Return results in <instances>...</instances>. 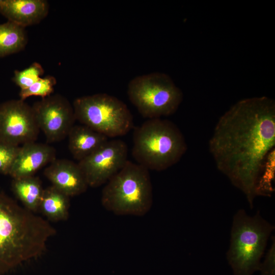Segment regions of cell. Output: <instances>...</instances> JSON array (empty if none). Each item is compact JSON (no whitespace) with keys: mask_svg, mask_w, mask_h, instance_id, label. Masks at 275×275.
I'll return each instance as SVG.
<instances>
[{"mask_svg":"<svg viewBox=\"0 0 275 275\" xmlns=\"http://www.w3.org/2000/svg\"><path fill=\"white\" fill-rule=\"evenodd\" d=\"M208 145L217 169L253 208L265 161L275 146L274 101L266 96L238 101L219 118Z\"/></svg>","mask_w":275,"mask_h":275,"instance_id":"6da1fadb","label":"cell"},{"mask_svg":"<svg viewBox=\"0 0 275 275\" xmlns=\"http://www.w3.org/2000/svg\"><path fill=\"white\" fill-rule=\"evenodd\" d=\"M56 233L47 219L0 190V275L41 256Z\"/></svg>","mask_w":275,"mask_h":275,"instance_id":"7a4b0ae2","label":"cell"},{"mask_svg":"<svg viewBox=\"0 0 275 275\" xmlns=\"http://www.w3.org/2000/svg\"><path fill=\"white\" fill-rule=\"evenodd\" d=\"M186 150L182 133L170 120L149 119L134 129L132 155L148 170L169 168L180 160Z\"/></svg>","mask_w":275,"mask_h":275,"instance_id":"3957f363","label":"cell"},{"mask_svg":"<svg viewBox=\"0 0 275 275\" xmlns=\"http://www.w3.org/2000/svg\"><path fill=\"white\" fill-rule=\"evenodd\" d=\"M101 202L106 210L118 215H145L153 203L149 170L127 160L103 187Z\"/></svg>","mask_w":275,"mask_h":275,"instance_id":"277c9868","label":"cell"},{"mask_svg":"<svg viewBox=\"0 0 275 275\" xmlns=\"http://www.w3.org/2000/svg\"><path fill=\"white\" fill-rule=\"evenodd\" d=\"M274 227L258 211L249 215L243 209L234 215L227 258L234 275H252L259 270L261 259Z\"/></svg>","mask_w":275,"mask_h":275,"instance_id":"5b68a950","label":"cell"},{"mask_svg":"<svg viewBox=\"0 0 275 275\" xmlns=\"http://www.w3.org/2000/svg\"><path fill=\"white\" fill-rule=\"evenodd\" d=\"M76 120L107 138L126 134L133 127V116L126 104L106 93L84 96L72 104Z\"/></svg>","mask_w":275,"mask_h":275,"instance_id":"8992f818","label":"cell"},{"mask_svg":"<svg viewBox=\"0 0 275 275\" xmlns=\"http://www.w3.org/2000/svg\"><path fill=\"white\" fill-rule=\"evenodd\" d=\"M127 95L139 113L148 119L174 114L183 99L181 90L171 77L159 72L132 78L128 84Z\"/></svg>","mask_w":275,"mask_h":275,"instance_id":"52a82bcc","label":"cell"},{"mask_svg":"<svg viewBox=\"0 0 275 275\" xmlns=\"http://www.w3.org/2000/svg\"><path fill=\"white\" fill-rule=\"evenodd\" d=\"M127 156L125 142L120 139L108 140L78 164L89 187H97L106 183L124 167Z\"/></svg>","mask_w":275,"mask_h":275,"instance_id":"ba28073f","label":"cell"},{"mask_svg":"<svg viewBox=\"0 0 275 275\" xmlns=\"http://www.w3.org/2000/svg\"><path fill=\"white\" fill-rule=\"evenodd\" d=\"M40 129L32 107L21 100L0 105V141L19 146L35 142Z\"/></svg>","mask_w":275,"mask_h":275,"instance_id":"9c48e42d","label":"cell"},{"mask_svg":"<svg viewBox=\"0 0 275 275\" xmlns=\"http://www.w3.org/2000/svg\"><path fill=\"white\" fill-rule=\"evenodd\" d=\"M40 130L48 142L60 141L68 136L76 120L73 105L60 95H50L32 106Z\"/></svg>","mask_w":275,"mask_h":275,"instance_id":"30bf717a","label":"cell"},{"mask_svg":"<svg viewBox=\"0 0 275 275\" xmlns=\"http://www.w3.org/2000/svg\"><path fill=\"white\" fill-rule=\"evenodd\" d=\"M44 174L52 186L69 197L85 193L89 186L78 163L68 159H55Z\"/></svg>","mask_w":275,"mask_h":275,"instance_id":"8fae6325","label":"cell"},{"mask_svg":"<svg viewBox=\"0 0 275 275\" xmlns=\"http://www.w3.org/2000/svg\"><path fill=\"white\" fill-rule=\"evenodd\" d=\"M56 159V150L51 146L35 142L22 145L9 174L13 179L34 176L40 169Z\"/></svg>","mask_w":275,"mask_h":275,"instance_id":"7c38bea8","label":"cell"},{"mask_svg":"<svg viewBox=\"0 0 275 275\" xmlns=\"http://www.w3.org/2000/svg\"><path fill=\"white\" fill-rule=\"evenodd\" d=\"M48 8L44 0H0L1 13L23 28L39 23L47 15Z\"/></svg>","mask_w":275,"mask_h":275,"instance_id":"4fadbf2b","label":"cell"},{"mask_svg":"<svg viewBox=\"0 0 275 275\" xmlns=\"http://www.w3.org/2000/svg\"><path fill=\"white\" fill-rule=\"evenodd\" d=\"M68 148L73 157L80 161L96 151L108 138L84 125H74L68 134Z\"/></svg>","mask_w":275,"mask_h":275,"instance_id":"5bb4252c","label":"cell"},{"mask_svg":"<svg viewBox=\"0 0 275 275\" xmlns=\"http://www.w3.org/2000/svg\"><path fill=\"white\" fill-rule=\"evenodd\" d=\"M70 197L51 185L44 189L39 211L47 221H66L69 215Z\"/></svg>","mask_w":275,"mask_h":275,"instance_id":"9a60e30c","label":"cell"},{"mask_svg":"<svg viewBox=\"0 0 275 275\" xmlns=\"http://www.w3.org/2000/svg\"><path fill=\"white\" fill-rule=\"evenodd\" d=\"M12 188L24 207L35 213L39 211L44 190L39 178L33 176L13 179Z\"/></svg>","mask_w":275,"mask_h":275,"instance_id":"2e32d148","label":"cell"},{"mask_svg":"<svg viewBox=\"0 0 275 275\" xmlns=\"http://www.w3.org/2000/svg\"><path fill=\"white\" fill-rule=\"evenodd\" d=\"M26 43L24 28L9 21L0 24V57L21 50Z\"/></svg>","mask_w":275,"mask_h":275,"instance_id":"e0dca14e","label":"cell"},{"mask_svg":"<svg viewBox=\"0 0 275 275\" xmlns=\"http://www.w3.org/2000/svg\"><path fill=\"white\" fill-rule=\"evenodd\" d=\"M56 84V78L51 76L40 78L38 80L27 89L20 90V100L32 96H40L42 98L51 95L53 92V87Z\"/></svg>","mask_w":275,"mask_h":275,"instance_id":"ac0fdd59","label":"cell"},{"mask_svg":"<svg viewBox=\"0 0 275 275\" xmlns=\"http://www.w3.org/2000/svg\"><path fill=\"white\" fill-rule=\"evenodd\" d=\"M43 73L44 70L42 66L35 62L23 70H15L13 80L20 87V90H23L38 80Z\"/></svg>","mask_w":275,"mask_h":275,"instance_id":"d6986e66","label":"cell"},{"mask_svg":"<svg viewBox=\"0 0 275 275\" xmlns=\"http://www.w3.org/2000/svg\"><path fill=\"white\" fill-rule=\"evenodd\" d=\"M20 146L0 141V173L8 175Z\"/></svg>","mask_w":275,"mask_h":275,"instance_id":"ffe728a7","label":"cell"},{"mask_svg":"<svg viewBox=\"0 0 275 275\" xmlns=\"http://www.w3.org/2000/svg\"><path fill=\"white\" fill-rule=\"evenodd\" d=\"M262 275H275V238L271 237V243L266 254L263 262L260 263L259 269Z\"/></svg>","mask_w":275,"mask_h":275,"instance_id":"44dd1931","label":"cell"}]
</instances>
